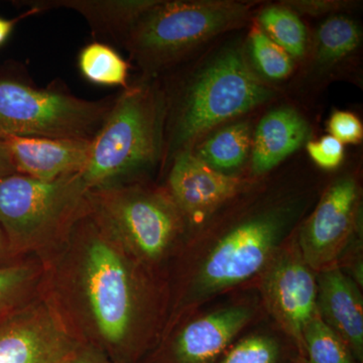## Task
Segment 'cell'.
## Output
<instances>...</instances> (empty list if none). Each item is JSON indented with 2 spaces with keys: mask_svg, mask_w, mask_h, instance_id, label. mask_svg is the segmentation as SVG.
<instances>
[{
  "mask_svg": "<svg viewBox=\"0 0 363 363\" xmlns=\"http://www.w3.org/2000/svg\"><path fill=\"white\" fill-rule=\"evenodd\" d=\"M55 250L60 257L52 274L44 271L52 284L44 296L66 328L114 362L133 363L140 355L143 310L135 257L90 206Z\"/></svg>",
  "mask_w": 363,
  "mask_h": 363,
  "instance_id": "1",
  "label": "cell"
},
{
  "mask_svg": "<svg viewBox=\"0 0 363 363\" xmlns=\"http://www.w3.org/2000/svg\"><path fill=\"white\" fill-rule=\"evenodd\" d=\"M166 118V93L150 79L116 96L81 173L89 191L130 183L155 166L164 156Z\"/></svg>",
  "mask_w": 363,
  "mask_h": 363,
  "instance_id": "2",
  "label": "cell"
},
{
  "mask_svg": "<svg viewBox=\"0 0 363 363\" xmlns=\"http://www.w3.org/2000/svg\"><path fill=\"white\" fill-rule=\"evenodd\" d=\"M89 189L81 174L40 181L13 174L0 181V228L13 257L49 253L87 211Z\"/></svg>",
  "mask_w": 363,
  "mask_h": 363,
  "instance_id": "3",
  "label": "cell"
},
{
  "mask_svg": "<svg viewBox=\"0 0 363 363\" xmlns=\"http://www.w3.org/2000/svg\"><path fill=\"white\" fill-rule=\"evenodd\" d=\"M271 95L240 50H226L190 81L173 108H167L164 154L173 159L214 126L252 111Z\"/></svg>",
  "mask_w": 363,
  "mask_h": 363,
  "instance_id": "4",
  "label": "cell"
},
{
  "mask_svg": "<svg viewBox=\"0 0 363 363\" xmlns=\"http://www.w3.org/2000/svg\"><path fill=\"white\" fill-rule=\"evenodd\" d=\"M247 14V6L234 2L157 1L136 21L123 48L150 79Z\"/></svg>",
  "mask_w": 363,
  "mask_h": 363,
  "instance_id": "5",
  "label": "cell"
},
{
  "mask_svg": "<svg viewBox=\"0 0 363 363\" xmlns=\"http://www.w3.org/2000/svg\"><path fill=\"white\" fill-rule=\"evenodd\" d=\"M116 97L87 100L59 88L0 77V138H47L92 142Z\"/></svg>",
  "mask_w": 363,
  "mask_h": 363,
  "instance_id": "6",
  "label": "cell"
},
{
  "mask_svg": "<svg viewBox=\"0 0 363 363\" xmlns=\"http://www.w3.org/2000/svg\"><path fill=\"white\" fill-rule=\"evenodd\" d=\"M91 210L135 259L156 262L172 247L182 214L171 196L138 184H118L88 193Z\"/></svg>",
  "mask_w": 363,
  "mask_h": 363,
  "instance_id": "7",
  "label": "cell"
},
{
  "mask_svg": "<svg viewBox=\"0 0 363 363\" xmlns=\"http://www.w3.org/2000/svg\"><path fill=\"white\" fill-rule=\"evenodd\" d=\"M289 221L286 212H271L243 222L224 235L196 278L198 295L221 292L255 276L278 247Z\"/></svg>",
  "mask_w": 363,
  "mask_h": 363,
  "instance_id": "8",
  "label": "cell"
},
{
  "mask_svg": "<svg viewBox=\"0 0 363 363\" xmlns=\"http://www.w3.org/2000/svg\"><path fill=\"white\" fill-rule=\"evenodd\" d=\"M79 344L45 296L0 320V363H65Z\"/></svg>",
  "mask_w": 363,
  "mask_h": 363,
  "instance_id": "9",
  "label": "cell"
},
{
  "mask_svg": "<svg viewBox=\"0 0 363 363\" xmlns=\"http://www.w3.org/2000/svg\"><path fill=\"white\" fill-rule=\"evenodd\" d=\"M357 187L351 178L335 182L322 197L300 236L302 257L313 269H323L335 259L350 238Z\"/></svg>",
  "mask_w": 363,
  "mask_h": 363,
  "instance_id": "10",
  "label": "cell"
},
{
  "mask_svg": "<svg viewBox=\"0 0 363 363\" xmlns=\"http://www.w3.org/2000/svg\"><path fill=\"white\" fill-rule=\"evenodd\" d=\"M264 290L272 314L303 350V331L317 315L318 286L302 255L279 257L267 272Z\"/></svg>",
  "mask_w": 363,
  "mask_h": 363,
  "instance_id": "11",
  "label": "cell"
},
{
  "mask_svg": "<svg viewBox=\"0 0 363 363\" xmlns=\"http://www.w3.org/2000/svg\"><path fill=\"white\" fill-rule=\"evenodd\" d=\"M169 175V195L182 215L201 219L240 190V179L208 166L190 150L173 157Z\"/></svg>",
  "mask_w": 363,
  "mask_h": 363,
  "instance_id": "12",
  "label": "cell"
},
{
  "mask_svg": "<svg viewBox=\"0 0 363 363\" xmlns=\"http://www.w3.org/2000/svg\"><path fill=\"white\" fill-rule=\"evenodd\" d=\"M252 315L250 308L234 306L198 318L177 334L162 363H216Z\"/></svg>",
  "mask_w": 363,
  "mask_h": 363,
  "instance_id": "13",
  "label": "cell"
},
{
  "mask_svg": "<svg viewBox=\"0 0 363 363\" xmlns=\"http://www.w3.org/2000/svg\"><path fill=\"white\" fill-rule=\"evenodd\" d=\"M16 174L40 181H54L84 171L91 142L47 138H4Z\"/></svg>",
  "mask_w": 363,
  "mask_h": 363,
  "instance_id": "14",
  "label": "cell"
},
{
  "mask_svg": "<svg viewBox=\"0 0 363 363\" xmlns=\"http://www.w3.org/2000/svg\"><path fill=\"white\" fill-rule=\"evenodd\" d=\"M317 286V307L322 319L362 363L363 306L357 286L340 269H331L320 274Z\"/></svg>",
  "mask_w": 363,
  "mask_h": 363,
  "instance_id": "15",
  "label": "cell"
},
{
  "mask_svg": "<svg viewBox=\"0 0 363 363\" xmlns=\"http://www.w3.org/2000/svg\"><path fill=\"white\" fill-rule=\"evenodd\" d=\"M23 4L33 13L71 9L85 18L97 42L123 45L136 21L157 0H33Z\"/></svg>",
  "mask_w": 363,
  "mask_h": 363,
  "instance_id": "16",
  "label": "cell"
},
{
  "mask_svg": "<svg viewBox=\"0 0 363 363\" xmlns=\"http://www.w3.org/2000/svg\"><path fill=\"white\" fill-rule=\"evenodd\" d=\"M309 135V126L297 111L279 108L260 121L252 147V171L264 174L296 152Z\"/></svg>",
  "mask_w": 363,
  "mask_h": 363,
  "instance_id": "17",
  "label": "cell"
},
{
  "mask_svg": "<svg viewBox=\"0 0 363 363\" xmlns=\"http://www.w3.org/2000/svg\"><path fill=\"white\" fill-rule=\"evenodd\" d=\"M252 147V133L247 123L226 126L198 147L196 156L216 171L240 167Z\"/></svg>",
  "mask_w": 363,
  "mask_h": 363,
  "instance_id": "18",
  "label": "cell"
},
{
  "mask_svg": "<svg viewBox=\"0 0 363 363\" xmlns=\"http://www.w3.org/2000/svg\"><path fill=\"white\" fill-rule=\"evenodd\" d=\"M78 67L82 77L88 82L107 87H128L130 65L108 44L90 43L78 56Z\"/></svg>",
  "mask_w": 363,
  "mask_h": 363,
  "instance_id": "19",
  "label": "cell"
},
{
  "mask_svg": "<svg viewBox=\"0 0 363 363\" xmlns=\"http://www.w3.org/2000/svg\"><path fill=\"white\" fill-rule=\"evenodd\" d=\"M43 278V262L26 260L0 266V320L35 298Z\"/></svg>",
  "mask_w": 363,
  "mask_h": 363,
  "instance_id": "20",
  "label": "cell"
},
{
  "mask_svg": "<svg viewBox=\"0 0 363 363\" xmlns=\"http://www.w3.org/2000/svg\"><path fill=\"white\" fill-rule=\"evenodd\" d=\"M359 39V30L354 21L343 16H332L317 32V61L329 65L345 58L357 49Z\"/></svg>",
  "mask_w": 363,
  "mask_h": 363,
  "instance_id": "21",
  "label": "cell"
},
{
  "mask_svg": "<svg viewBox=\"0 0 363 363\" xmlns=\"http://www.w3.org/2000/svg\"><path fill=\"white\" fill-rule=\"evenodd\" d=\"M303 350L308 363H359L342 338L318 314L303 331Z\"/></svg>",
  "mask_w": 363,
  "mask_h": 363,
  "instance_id": "22",
  "label": "cell"
},
{
  "mask_svg": "<svg viewBox=\"0 0 363 363\" xmlns=\"http://www.w3.org/2000/svg\"><path fill=\"white\" fill-rule=\"evenodd\" d=\"M259 23L267 37L290 56L301 57L307 45V33L300 18L286 7L272 6L259 14Z\"/></svg>",
  "mask_w": 363,
  "mask_h": 363,
  "instance_id": "23",
  "label": "cell"
},
{
  "mask_svg": "<svg viewBox=\"0 0 363 363\" xmlns=\"http://www.w3.org/2000/svg\"><path fill=\"white\" fill-rule=\"evenodd\" d=\"M250 49L255 64L267 78L279 80L290 75L293 69L290 55L272 42L262 30H252Z\"/></svg>",
  "mask_w": 363,
  "mask_h": 363,
  "instance_id": "24",
  "label": "cell"
},
{
  "mask_svg": "<svg viewBox=\"0 0 363 363\" xmlns=\"http://www.w3.org/2000/svg\"><path fill=\"white\" fill-rule=\"evenodd\" d=\"M281 346L267 335H250L229 348L216 363H279Z\"/></svg>",
  "mask_w": 363,
  "mask_h": 363,
  "instance_id": "25",
  "label": "cell"
},
{
  "mask_svg": "<svg viewBox=\"0 0 363 363\" xmlns=\"http://www.w3.org/2000/svg\"><path fill=\"white\" fill-rule=\"evenodd\" d=\"M307 150L313 161L323 169L337 168L343 161V143L332 135L324 136L318 142H310Z\"/></svg>",
  "mask_w": 363,
  "mask_h": 363,
  "instance_id": "26",
  "label": "cell"
},
{
  "mask_svg": "<svg viewBox=\"0 0 363 363\" xmlns=\"http://www.w3.org/2000/svg\"><path fill=\"white\" fill-rule=\"evenodd\" d=\"M329 133L341 143H358L363 136L362 124L350 112L336 111L328 123Z\"/></svg>",
  "mask_w": 363,
  "mask_h": 363,
  "instance_id": "27",
  "label": "cell"
},
{
  "mask_svg": "<svg viewBox=\"0 0 363 363\" xmlns=\"http://www.w3.org/2000/svg\"><path fill=\"white\" fill-rule=\"evenodd\" d=\"M350 6V4L342 1H288L286 2V9L290 11H297L302 13L311 14V16H321V14L339 11Z\"/></svg>",
  "mask_w": 363,
  "mask_h": 363,
  "instance_id": "28",
  "label": "cell"
},
{
  "mask_svg": "<svg viewBox=\"0 0 363 363\" xmlns=\"http://www.w3.org/2000/svg\"><path fill=\"white\" fill-rule=\"evenodd\" d=\"M65 363H116L105 355L102 351L80 343Z\"/></svg>",
  "mask_w": 363,
  "mask_h": 363,
  "instance_id": "29",
  "label": "cell"
},
{
  "mask_svg": "<svg viewBox=\"0 0 363 363\" xmlns=\"http://www.w3.org/2000/svg\"><path fill=\"white\" fill-rule=\"evenodd\" d=\"M13 174H16V171L11 152L6 140L0 138V181Z\"/></svg>",
  "mask_w": 363,
  "mask_h": 363,
  "instance_id": "30",
  "label": "cell"
},
{
  "mask_svg": "<svg viewBox=\"0 0 363 363\" xmlns=\"http://www.w3.org/2000/svg\"><path fill=\"white\" fill-rule=\"evenodd\" d=\"M11 257H13V255H11L9 245H7L6 236L0 228V266L11 264Z\"/></svg>",
  "mask_w": 363,
  "mask_h": 363,
  "instance_id": "31",
  "label": "cell"
},
{
  "mask_svg": "<svg viewBox=\"0 0 363 363\" xmlns=\"http://www.w3.org/2000/svg\"><path fill=\"white\" fill-rule=\"evenodd\" d=\"M18 20H6V18H0V45L4 44L9 37L11 33L13 32L14 25Z\"/></svg>",
  "mask_w": 363,
  "mask_h": 363,
  "instance_id": "32",
  "label": "cell"
},
{
  "mask_svg": "<svg viewBox=\"0 0 363 363\" xmlns=\"http://www.w3.org/2000/svg\"><path fill=\"white\" fill-rule=\"evenodd\" d=\"M297 363H308L307 360H301V362H298Z\"/></svg>",
  "mask_w": 363,
  "mask_h": 363,
  "instance_id": "33",
  "label": "cell"
}]
</instances>
